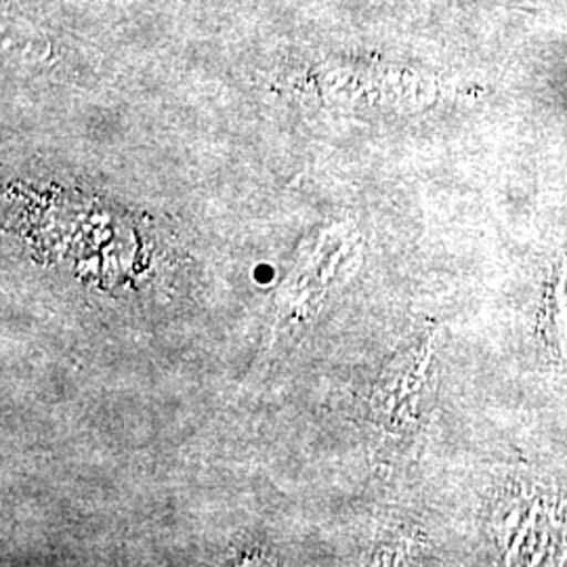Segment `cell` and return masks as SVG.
Here are the masks:
<instances>
[{"label": "cell", "mask_w": 567, "mask_h": 567, "mask_svg": "<svg viewBox=\"0 0 567 567\" xmlns=\"http://www.w3.org/2000/svg\"><path fill=\"white\" fill-rule=\"evenodd\" d=\"M567 282V264L564 261V271H561V282L557 286V305H559V316H557V326H559V339H561V353L567 355V299H564V290Z\"/></svg>", "instance_id": "obj_1"}, {"label": "cell", "mask_w": 567, "mask_h": 567, "mask_svg": "<svg viewBox=\"0 0 567 567\" xmlns=\"http://www.w3.org/2000/svg\"><path fill=\"white\" fill-rule=\"evenodd\" d=\"M538 511H540V507L538 505H534L532 507V511H529V517H527L526 524L522 526V529H519V534H517V538H515V543L511 545V550H508L507 559L511 561L515 555H517V550H519V547H522V543H524V538L527 536V532L534 527V524H536V517H538Z\"/></svg>", "instance_id": "obj_2"}, {"label": "cell", "mask_w": 567, "mask_h": 567, "mask_svg": "<svg viewBox=\"0 0 567 567\" xmlns=\"http://www.w3.org/2000/svg\"><path fill=\"white\" fill-rule=\"evenodd\" d=\"M548 543V529H545V534H543V543H540V548H538V553L532 557V566H538L540 564V559H543V555H545V550H547Z\"/></svg>", "instance_id": "obj_3"}, {"label": "cell", "mask_w": 567, "mask_h": 567, "mask_svg": "<svg viewBox=\"0 0 567 567\" xmlns=\"http://www.w3.org/2000/svg\"><path fill=\"white\" fill-rule=\"evenodd\" d=\"M517 522H519V511H513L507 522V536H511V532H513V527L517 526Z\"/></svg>", "instance_id": "obj_4"}]
</instances>
